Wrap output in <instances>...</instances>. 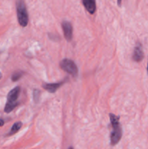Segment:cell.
<instances>
[{"instance_id":"cell-1","label":"cell","mask_w":148,"mask_h":149,"mask_svg":"<svg viewBox=\"0 0 148 149\" xmlns=\"http://www.w3.org/2000/svg\"><path fill=\"white\" fill-rule=\"evenodd\" d=\"M109 116L113 129L110 134V144L112 146H115L120 141L122 138V128L119 122L120 117L113 113H110Z\"/></svg>"},{"instance_id":"cell-2","label":"cell","mask_w":148,"mask_h":149,"mask_svg":"<svg viewBox=\"0 0 148 149\" xmlns=\"http://www.w3.org/2000/svg\"><path fill=\"white\" fill-rule=\"evenodd\" d=\"M20 87H16L12 90H10V93H8L7 101V103H6L5 107H4V111L6 113H10L17 106V100L19 95H20Z\"/></svg>"},{"instance_id":"cell-3","label":"cell","mask_w":148,"mask_h":149,"mask_svg":"<svg viewBox=\"0 0 148 149\" xmlns=\"http://www.w3.org/2000/svg\"><path fill=\"white\" fill-rule=\"evenodd\" d=\"M17 16L19 23L22 27H26L28 23V14L26 4L23 0H18L17 2Z\"/></svg>"},{"instance_id":"cell-4","label":"cell","mask_w":148,"mask_h":149,"mask_svg":"<svg viewBox=\"0 0 148 149\" xmlns=\"http://www.w3.org/2000/svg\"><path fill=\"white\" fill-rule=\"evenodd\" d=\"M59 65H60V68L68 74H71L73 77H76L78 75V67H77L76 64L71 60L63 59L62 61H61Z\"/></svg>"},{"instance_id":"cell-5","label":"cell","mask_w":148,"mask_h":149,"mask_svg":"<svg viewBox=\"0 0 148 149\" xmlns=\"http://www.w3.org/2000/svg\"><path fill=\"white\" fill-rule=\"evenodd\" d=\"M62 28L63 30L64 36L67 41H71L73 38V26L68 21H63L62 23Z\"/></svg>"},{"instance_id":"cell-6","label":"cell","mask_w":148,"mask_h":149,"mask_svg":"<svg viewBox=\"0 0 148 149\" xmlns=\"http://www.w3.org/2000/svg\"><path fill=\"white\" fill-rule=\"evenodd\" d=\"M144 58V52L142 46L140 43H137L135 46L133 52V59L136 62H140Z\"/></svg>"},{"instance_id":"cell-7","label":"cell","mask_w":148,"mask_h":149,"mask_svg":"<svg viewBox=\"0 0 148 149\" xmlns=\"http://www.w3.org/2000/svg\"><path fill=\"white\" fill-rule=\"evenodd\" d=\"M83 4L86 10L90 13L94 14L96 11V0H82Z\"/></svg>"},{"instance_id":"cell-8","label":"cell","mask_w":148,"mask_h":149,"mask_svg":"<svg viewBox=\"0 0 148 149\" xmlns=\"http://www.w3.org/2000/svg\"><path fill=\"white\" fill-rule=\"evenodd\" d=\"M63 83L64 81H61V82L57 83H50V84H46H46H43V87L44 89L47 90L49 93H54L62 86V84H63Z\"/></svg>"},{"instance_id":"cell-9","label":"cell","mask_w":148,"mask_h":149,"mask_svg":"<svg viewBox=\"0 0 148 149\" xmlns=\"http://www.w3.org/2000/svg\"><path fill=\"white\" fill-rule=\"evenodd\" d=\"M21 127H22V123L20 122H16V123H15L14 125H12V127L10 131L9 132L8 135H14V134H15L16 132H17L19 130H20Z\"/></svg>"},{"instance_id":"cell-10","label":"cell","mask_w":148,"mask_h":149,"mask_svg":"<svg viewBox=\"0 0 148 149\" xmlns=\"http://www.w3.org/2000/svg\"><path fill=\"white\" fill-rule=\"evenodd\" d=\"M22 76H23V72L22 71H17V72L14 73L12 74V80L14 81H17V80L21 78Z\"/></svg>"},{"instance_id":"cell-11","label":"cell","mask_w":148,"mask_h":149,"mask_svg":"<svg viewBox=\"0 0 148 149\" xmlns=\"http://www.w3.org/2000/svg\"><path fill=\"white\" fill-rule=\"evenodd\" d=\"M39 95H40V92L37 90H34V91H33V99H34L36 103L39 101Z\"/></svg>"},{"instance_id":"cell-12","label":"cell","mask_w":148,"mask_h":149,"mask_svg":"<svg viewBox=\"0 0 148 149\" xmlns=\"http://www.w3.org/2000/svg\"><path fill=\"white\" fill-rule=\"evenodd\" d=\"M4 120L1 119H0V127H2L3 125H4Z\"/></svg>"},{"instance_id":"cell-13","label":"cell","mask_w":148,"mask_h":149,"mask_svg":"<svg viewBox=\"0 0 148 149\" xmlns=\"http://www.w3.org/2000/svg\"><path fill=\"white\" fill-rule=\"evenodd\" d=\"M121 1L122 0H118V6L121 5Z\"/></svg>"},{"instance_id":"cell-14","label":"cell","mask_w":148,"mask_h":149,"mask_svg":"<svg viewBox=\"0 0 148 149\" xmlns=\"http://www.w3.org/2000/svg\"><path fill=\"white\" fill-rule=\"evenodd\" d=\"M1 78V73H0V79Z\"/></svg>"},{"instance_id":"cell-15","label":"cell","mask_w":148,"mask_h":149,"mask_svg":"<svg viewBox=\"0 0 148 149\" xmlns=\"http://www.w3.org/2000/svg\"><path fill=\"white\" fill-rule=\"evenodd\" d=\"M68 149H73V148H72V147H70V148H68Z\"/></svg>"},{"instance_id":"cell-16","label":"cell","mask_w":148,"mask_h":149,"mask_svg":"<svg viewBox=\"0 0 148 149\" xmlns=\"http://www.w3.org/2000/svg\"><path fill=\"white\" fill-rule=\"evenodd\" d=\"M147 72H148V64H147Z\"/></svg>"}]
</instances>
